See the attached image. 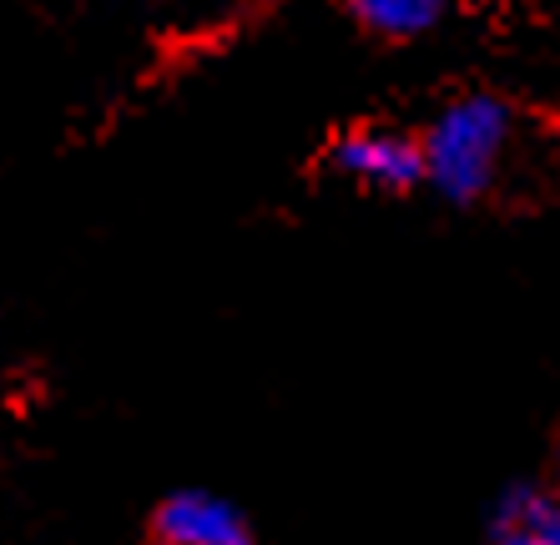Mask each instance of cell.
Here are the masks:
<instances>
[{
    "mask_svg": "<svg viewBox=\"0 0 560 545\" xmlns=\"http://www.w3.org/2000/svg\"><path fill=\"white\" fill-rule=\"evenodd\" d=\"M550 480L560 485V425H556V440H550Z\"/></svg>",
    "mask_w": 560,
    "mask_h": 545,
    "instance_id": "6",
    "label": "cell"
},
{
    "mask_svg": "<svg viewBox=\"0 0 560 545\" xmlns=\"http://www.w3.org/2000/svg\"><path fill=\"white\" fill-rule=\"evenodd\" d=\"M480 545H560V485L550 475L505 480L485 506Z\"/></svg>",
    "mask_w": 560,
    "mask_h": 545,
    "instance_id": "4",
    "label": "cell"
},
{
    "mask_svg": "<svg viewBox=\"0 0 560 545\" xmlns=\"http://www.w3.org/2000/svg\"><path fill=\"white\" fill-rule=\"evenodd\" d=\"M444 15H450V5H440V0H353L349 5L353 26L384 46H409V40L430 36L444 26Z\"/></svg>",
    "mask_w": 560,
    "mask_h": 545,
    "instance_id": "5",
    "label": "cell"
},
{
    "mask_svg": "<svg viewBox=\"0 0 560 545\" xmlns=\"http://www.w3.org/2000/svg\"><path fill=\"white\" fill-rule=\"evenodd\" d=\"M152 545H258L248 510L208 485H177L147 515Z\"/></svg>",
    "mask_w": 560,
    "mask_h": 545,
    "instance_id": "3",
    "label": "cell"
},
{
    "mask_svg": "<svg viewBox=\"0 0 560 545\" xmlns=\"http://www.w3.org/2000/svg\"><path fill=\"white\" fill-rule=\"evenodd\" d=\"M419 131L424 187L450 208H475L500 187L505 156L521 131V112L500 91H455L430 112Z\"/></svg>",
    "mask_w": 560,
    "mask_h": 545,
    "instance_id": "1",
    "label": "cell"
},
{
    "mask_svg": "<svg viewBox=\"0 0 560 545\" xmlns=\"http://www.w3.org/2000/svg\"><path fill=\"white\" fill-rule=\"evenodd\" d=\"M324 167L339 182L374 197H405L424 187V162H419V131L399 121H353L339 127L324 147Z\"/></svg>",
    "mask_w": 560,
    "mask_h": 545,
    "instance_id": "2",
    "label": "cell"
}]
</instances>
